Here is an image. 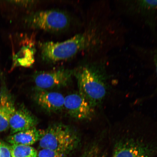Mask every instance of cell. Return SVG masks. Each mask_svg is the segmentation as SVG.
<instances>
[{"label": "cell", "mask_w": 157, "mask_h": 157, "mask_svg": "<svg viewBox=\"0 0 157 157\" xmlns=\"http://www.w3.org/2000/svg\"><path fill=\"white\" fill-rule=\"evenodd\" d=\"M38 157H66V154L49 150L42 149L38 153Z\"/></svg>", "instance_id": "9a60e30c"}, {"label": "cell", "mask_w": 157, "mask_h": 157, "mask_svg": "<svg viewBox=\"0 0 157 157\" xmlns=\"http://www.w3.org/2000/svg\"><path fill=\"white\" fill-rule=\"evenodd\" d=\"M44 130L33 128L11 135L7 140L12 145H22L30 146L39 141L44 136Z\"/></svg>", "instance_id": "30bf717a"}, {"label": "cell", "mask_w": 157, "mask_h": 157, "mask_svg": "<svg viewBox=\"0 0 157 157\" xmlns=\"http://www.w3.org/2000/svg\"><path fill=\"white\" fill-rule=\"evenodd\" d=\"M34 99L40 107L49 113H57L64 109L65 97L58 92L37 90Z\"/></svg>", "instance_id": "ba28073f"}, {"label": "cell", "mask_w": 157, "mask_h": 157, "mask_svg": "<svg viewBox=\"0 0 157 157\" xmlns=\"http://www.w3.org/2000/svg\"><path fill=\"white\" fill-rule=\"evenodd\" d=\"M77 80L78 92L95 108L101 105L108 93L106 74L101 67L84 66L74 70Z\"/></svg>", "instance_id": "6da1fadb"}, {"label": "cell", "mask_w": 157, "mask_h": 157, "mask_svg": "<svg viewBox=\"0 0 157 157\" xmlns=\"http://www.w3.org/2000/svg\"><path fill=\"white\" fill-rule=\"evenodd\" d=\"M94 35L90 32L76 35L63 42L39 43L41 57L47 62L53 63L67 59L91 46Z\"/></svg>", "instance_id": "7a4b0ae2"}, {"label": "cell", "mask_w": 157, "mask_h": 157, "mask_svg": "<svg viewBox=\"0 0 157 157\" xmlns=\"http://www.w3.org/2000/svg\"><path fill=\"white\" fill-rule=\"evenodd\" d=\"M98 151H97V152H96V154H95V155H94V157H98V156H96V154H97V152H98Z\"/></svg>", "instance_id": "d6986e66"}, {"label": "cell", "mask_w": 157, "mask_h": 157, "mask_svg": "<svg viewBox=\"0 0 157 157\" xmlns=\"http://www.w3.org/2000/svg\"><path fill=\"white\" fill-rule=\"evenodd\" d=\"M38 122L36 118L25 108L16 109L10 120L11 134L35 127Z\"/></svg>", "instance_id": "9c48e42d"}, {"label": "cell", "mask_w": 157, "mask_h": 157, "mask_svg": "<svg viewBox=\"0 0 157 157\" xmlns=\"http://www.w3.org/2000/svg\"><path fill=\"white\" fill-rule=\"evenodd\" d=\"M23 45L17 53L13 55L12 67L21 66L30 67L34 62V52L32 45L25 44L24 41Z\"/></svg>", "instance_id": "4fadbf2b"}, {"label": "cell", "mask_w": 157, "mask_h": 157, "mask_svg": "<svg viewBox=\"0 0 157 157\" xmlns=\"http://www.w3.org/2000/svg\"><path fill=\"white\" fill-rule=\"evenodd\" d=\"M79 140L78 134L72 128L63 124L56 123L44 130L39 145L42 149H48L66 155L76 148Z\"/></svg>", "instance_id": "3957f363"}, {"label": "cell", "mask_w": 157, "mask_h": 157, "mask_svg": "<svg viewBox=\"0 0 157 157\" xmlns=\"http://www.w3.org/2000/svg\"><path fill=\"white\" fill-rule=\"evenodd\" d=\"M0 157H11L10 147L0 142Z\"/></svg>", "instance_id": "2e32d148"}, {"label": "cell", "mask_w": 157, "mask_h": 157, "mask_svg": "<svg viewBox=\"0 0 157 157\" xmlns=\"http://www.w3.org/2000/svg\"><path fill=\"white\" fill-rule=\"evenodd\" d=\"M64 109L71 117L78 120L90 119L95 113V109L78 93L65 97Z\"/></svg>", "instance_id": "52a82bcc"}, {"label": "cell", "mask_w": 157, "mask_h": 157, "mask_svg": "<svg viewBox=\"0 0 157 157\" xmlns=\"http://www.w3.org/2000/svg\"><path fill=\"white\" fill-rule=\"evenodd\" d=\"M74 70L61 69L36 72L33 76L36 90H47L65 87L71 81Z\"/></svg>", "instance_id": "8992f818"}, {"label": "cell", "mask_w": 157, "mask_h": 157, "mask_svg": "<svg viewBox=\"0 0 157 157\" xmlns=\"http://www.w3.org/2000/svg\"><path fill=\"white\" fill-rule=\"evenodd\" d=\"M10 147L11 157H38V153L33 147L22 145Z\"/></svg>", "instance_id": "5bb4252c"}, {"label": "cell", "mask_w": 157, "mask_h": 157, "mask_svg": "<svg viewBox=\"0 0 157 157\" xmlns=\"http://www.w3.org/2000/svg\"><path fill=\"white\" fill-rule=\"evenodd\" d=\"M25 21L32 28L58 32L67 28L70 20L69 16L64 12L51 10L33 13L26 17Z\"/></svg>", "instance_id": "5b68a950"}, {"label": "cell", "mask_w": 157, "mask_h": 157, "mask_svg": "<svg viewBox=\"0 0 157 157\" xmlns=\"http://www.w3.org/2000/svg\"><path fill=\"white\" fill-rule=\"evenodd\" d=\"M143 136L127 133L115 142L112 157H152L157 151V142Z\"/></svg>", "instance_id": "277c9868"}, {"label": "cell", "mask_w": 157, "mask_h": 157, "mask_svg": "<svg viewBox=\"0 0 157 157\" xmlns=\"http://www.w3.org/2000/svg\"><path fill=\"white\" fill-rule=\"evenodd\" d=\"M125 5L127 11L133 14L149 17L157 13V1H127Z\"/></svg>", "instance_id": "7c38bea8"}, {"label": "cell", "mask_w": 157, "mask_h": 157, "mask_svg": "<svg viewBox=\"0 0 157 157\" xmlns=\"http://www.w3.org/2000/svg\"><path fill=\"white\" fill-rule=\"evenodd\" d=\"M98 150V148L96 145H93L86 152L84 157H94Z\"/></svg>", "instance_id": "e0dca14e"}, {"label": "cell", "mask_w": 157, "mask_h": 157, "mask_svg": "<svg viewBox=\"0 0 157 157\" xmlns=\"http://www.w3.org/2000/svg\"><path fill=\"white\" fill-rule=\"evenodd\" d=\"M15 109L10 96L3 92L0 95V133L10 128V120Z\"/></svg>", "instance_id": "8fae6325"}, {"label": "cell", "mask_w": 157, "mask_h": 157, "mask_svg": "<svg viewBox=\"0 0 157 157\" xmlns=\"http://www.w3.org/2000/svg\"><path fill=\"white\" fill-rule=\"evenodd\" d=\"M155 65L156 71L157 76V53L155 55Z\"/></svg>", "instance_id": "ac0fdd59"}]
</instances>
